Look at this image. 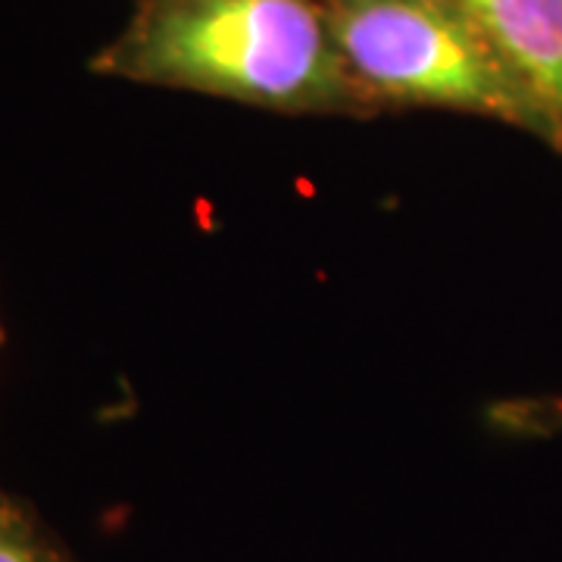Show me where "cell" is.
Instances as JSON below:
<instances>
[{"mask_svg":"<svg viewBox=\"0 0 562 562\" xmlns=\"http://www.w3.org/2000/svg\"><path fill=\"white\" fill-rule=\"evenodd\" d=\"M0 344H3V328H0Z\"/></svg>","mask_w":562,"mask_h":562,"instance_id":"cell-5","label":"cell"},{"mask_svg":"<svg viewBox=\"0 0 562 562\" xmlns=\"http://www.w3.org/2000/svg\"><path fill=\"white\" fill-rule=\"evenodd\" d=\"M91 72L281 116L372 120L325 0H140Z\"/></svg>","mask_w":562,"mask_h":562,"instance_id":"cell-1","label":"cell"},{"mask_svg":"<svg viewBox=\"0 0 562 562\" xmlns=\"http://www.w3.org/2000/svg\"><path fill=\"white\" fill-rule=\"evenodd\" d=\"M0 562H76L60 535L41 519L32 503L0 482Z\"/></svg>","mask_w":562,"mask_h":562,"instance_id":"cell-4","label":"cell"},{"mask_svg":"<svg viewBox=\"0 0 562 562\" xmlns=\"http://www.w3.org/2000/svg\"><path fill=\"white\" fill-rule=\"evenodd\" d=\"M335 41L372 116L453 110L553 147L541 103L465 0H325Z\"/></svg>","mask_w":562,"mask_h":562,"instance_id":"cell-2","label":"cell"},{"mask_svg":"<svg viewBox=\"0 0 562 562\" xmlns=\"http://www.w3.org/2000/svg\"><path fill=\"white\" fill-rule=\"evenodd\" d=\"M506 63L541 103L562 157V0H465Z\"/></svg>","mask_w":562,"mask_h":562,"instance_id":"cell-3","label":"cell"}]
</instances>
